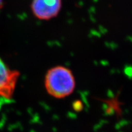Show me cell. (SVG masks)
I'll use <instances>...</instances> for the list:
<instances>
[{"instance_id":"cell-1","label":"cell","mask_w":132,"mask_h":132,"mask_svg":"<svg viewBox=\"0 0 132 132\" xmlns=\"http://www.w3.org/2000/svg\"><path fill=\"white\" fill-rule=\"evenodd\" d=\"M48 94L56 98H64L73 93L76 82L73 73L64 66H56L48 70L44 81Z\"/></svg>"},{"instance_id":"cell-4","label":"cell","mask_w":132,"mask_h":132,"mask_svg":"<svg viewBox=\"0 0 132 132\" xmlns=\"http://www.w3.org/2000/svg\"><path fill=\"white\" fill-rule=\"evenodd\" d=\"M3 4V0H0V8L2 7Z\"/></svg>"},{"instance_id":"cell-2","label":"cell","mask_w":132,"mask_h":132,"mask_svg":"<svg viewBox=\"0 0 132 132\" xmlns=\"http://www.w3.org/2000/svg\"><path fill=\"white\" fill-rule=\"evenodd\" d=\"M19 76V71L9 69L0 57V97L12 98Z\"/></svg>"},{"instance_id":"cell-3","label":"cell","mask_w":132,"mask_h":132,"mask_svg":"<svg viewBox=\"0 0 132 132\" xmlns=\"http://www.w3.org/2000/svg\"><path fill=\"white\" fill-rule=\"evenodd\" d=\"M62 6V0H32L31 9L37 19H52L58 14Z\"/></svg>"}]
</instances>
